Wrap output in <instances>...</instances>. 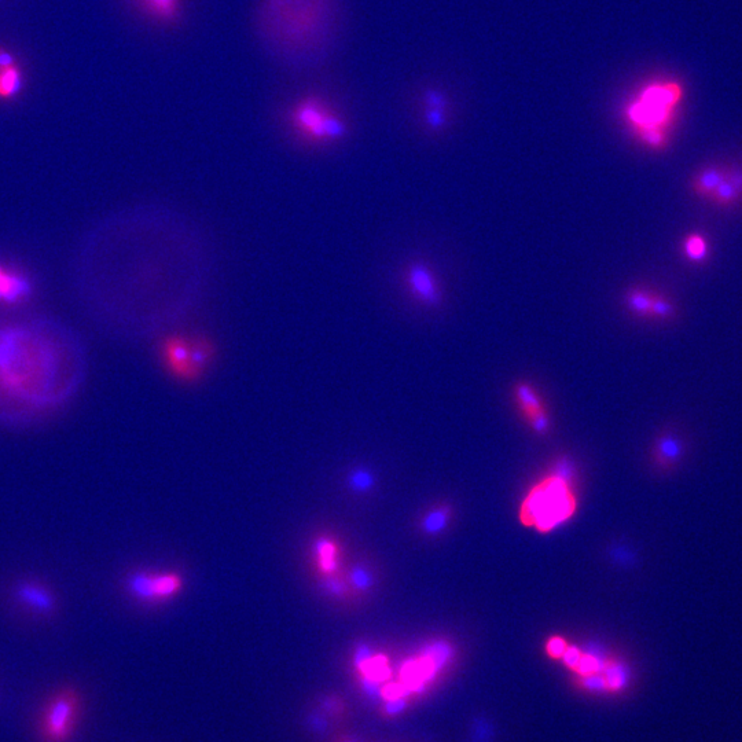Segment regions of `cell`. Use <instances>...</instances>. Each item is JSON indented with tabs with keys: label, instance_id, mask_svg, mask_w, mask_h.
Listing matches in <instances>:
<instances>
[{
	"label": "cell",
	"instance_id": "cell-24",
	"mask_svg": "<svg viewBox=\"0 0 742 742\" xmlns=\"http://www.w3.org/2000/svg\"><path fill=\"white\" fill-rule=\"evenodd\" d=\"M580 657H582V650L579 648H576V646H568L567 650H565L564 656L561 657L562 661H564L565 664H567V667L575 668L578 666Z\"/></svg>",
	"mask_w": 742,
	"mask_h": 742
},
{
	"label": "cell",
	"instance_id": "cell-21",
	"mask_svg": "<svg viewBox=\"0 0 742 742\" xmlns=\"http://www.w3.org/2000/svg\"><path fill=\"white\" fill-rule=\"evenodd\" d=\"M319 554H321V567L325 571H333L336 567V547L330 542L322 541L318 546Z\"/></svg>",
	"mask_w": 742,
	"mask_h": 742
},
{
	"label": "cell",
	"instance_id": "cell-20",
	"mask_svg": "<svg viewBox=\"0 0 742 742\" xmlns=\"http://www.w3.org/2000/svg\"><path fill=\"white\" fill-rule=\"evenodd\" d=\"M675 317V306L667 299L666 296L659 295L656 293L653 297L652 311H650V319H661V321H668Z\"/></svg>",
	"mask_w": 742,
	"mask_h": 742
},
{
	"label": "cell",
	"instance_id": "cell-9",
	"mask_svg": "<svg viewBox=\"0 0 742 742\" xmlns=\"http://www.w3.org/2000/svg\"><path fill=\"white\" fill-rule=\"evenodd\" d=\"M17 598L33 612L47 613L54 606L53 595L38 583L21 584L17 590Z\"/></svg>",
	"mask_w": 742,
	"mask_h": 742
},
{
	"label": "cell",
	"instance_id": "cell-25",
	"mask_svg": "<svg viewBox=\"0 0 742 742\" xmlns=\"http://www.w3.org/2000/svg\"><path fill=\"white\" fill-rule=\"evenodd\" d=\"M354 582L359 589L366 590L373 584V579H371L370 573L365 571V569H356L354 572Z\"/></svg>",
	"mask_w": 742,
	"mask_h": 742
},
{
	"label": "cell",
	"instance_id": "cell-17",
	"mask_svg": "<svg viewBox=\"0 0 742 742\" xmlns=\"http://www.w3.org/2000/svg\"><path fill=\"white\" fill-rule=\"evenodd\" d=\"M710 200L718 207L727 208L737 204L738 201L742 200V196L733 183L726 178V181L722 182L718 189L714 191Z\"/></svg>",
	"mask_w": 742,
	"mask_h": 742
},
{
	"label": "cell",
	"instance_id": "cell-4",
	"mask_svg": "<svg viewBox=\"0 0 742 742\" xmlns=\"http://www.w3.org/2000/svg\"><path fill=\"white\" fill-rule=\"evenodd\" d=\"M79 694L64 689L55 694L47 704L42 718V734L47 742H64L75 729L79 718Z\"/></svg>",
	"mask_w": 742,
	"mask_h": 742
},
{
	"label": "cell",
	"instance_id": "cell-2",
	"mask_svg": "<svg viewBox=\"0 0 742 742\" xmlns=\"http://www.w3.org/2000/svg\"><path fill=\"white\" fill-rule=\"evenodd\" d=\"M289 126L300 142L329 146L348 134L347 120L318 95L301 98L289 110Z\"/></svg>",
	"mask_w": 742,
	"mask_h": 742
},
{
	"label": "cell",
	"instance_id": "cell-10",
	"mask_svg": "<svg viewBox=\"0 0 742 742\" xmlns=\"http://www.w3.org/2000/svg\"><path fill=\"white\" fill-rule=\"evenodd\" d=\"M683 453H685L683 442L677 435H674V433H666V435L657 439L655 455L657 464H659L661 468L668 469L677 465L678 462L681 461Z\"/></svg>",
	"mask_w": 742,
	"mask_h": 742
},
{
	"label": "cell",
	"instance_id": "cell-5",
	"mask_svg": "<svg viewBox=\"0 0 742 742\" xmlns=\"http://www.w3.org/2000/svg\"><path fill=\"white\" fill-rule=\"evenodd\" d=\"M160 355L167 370L175 377L191 381L201 376L202 369L198 365L193 339L168 337L161 343Z\"/></svg>",
	"mask_w": 742,
	"mask_h": 742
},
{
	"label": "cell",
	"instance_id": "cell-1",
	"mask_svg": "<svg viewBox=\"0 0 742 742\" xmlns=\"http://www.w3.org/2000/svg\"><path fill=\"white\" fill-rule=\"evenodd\" d=\"M683 95L685 88L678 80H653L628 101L624 121L642 145L656 152L667 148Z\"/></svg>",
	"mask_w": 742,
	"mask_h": 742
},
{
	"label": "cell",
	"instance_id": "cell-12",
	"mask_svg": "<svg viewBox=\"0 0 742 742\" xmlns=\"http://www.w3.org/2000/svg\"><path fill=\"white\" fill-rule=\"evenodd\" d=\"M25 76L18 64L0 69V101H13L24 90Z\"/></svg>",
	"mask_w": 742,
	"mask_h": 742
},
{
	"label": "cell",
	"instance_id": "cell-26",
	"mask_svg": "<svg viewBox=\"0 0 742 742\" xmlns=\"http://www.w3.org/2000/svg\"><path fill=\"white\" fill-rule=\"evenodd\" d=\"M531 418L532 426H534L536 432L545 433L547 431V428H549V420H547V415L543 413V411L531 415Z\"/></svg>",
	"mask_w": 742,
	"mask_h": 742
},
{
	"label": "cell",
	"instance_id": "cell-15",
	"mask_svg": "<svg viewBox=\"0 0 742 742\" xmlns=\"http://www.w3.org/2000/svg\"><path fill=\"white\" fill-rule=\"evenodd\" d=\"M608 693L622 692L630 682V668L622 661L609 660L602 671Z\"/></svg>",
	"mask_w": 742,
	"mask_h": 742
},
{
	"label": "cell",
	"instance_id": "cell-22",
	"mask_svg": "<svg viewBox=\"0 0 742 742\" xmlns=\"http://www.w3.org/2000/svg\"><path fill=\"white\" fill-rule=\"evenodd\" d=\"M573 473H575V469H573L572 462L568 461V459H561V461H558L557 465L554 466L552 477H556V479L561 480L562 483H565L568 486L573 479Z\"/></svg>",
	"mask_w": 742,
	"mask_h": 742
},
{
	"label": "cell",
	"instance_id": "cell-8",
	"mask_svg": "<svg viewBox=\"0 0 742 742\" xmlns=\"http://www.w3.org/2000/svg\"><path fill=\"white\" fill-rule=\"evenodd\" d=\"M127 586L128 591L134 597L143 601H152L175 594L181 587V580L175 575L150 576L138 573V575L131 576Z\"/></svg>",
	"mask_w": 742,
	"mask_h": 742
},
{
	"label": "cell",
	"instance_id": "cell-29",
	"mask_svg": "<svg viewBox=\"0 0 742 742\" xmlns=\"http://www.w3.org/2000/svg\"><path fill=\"white\" fill-rule=\"evenodd\" d=\"M14 64H17L14 55L9 53L6 49H3V47H0V69L7 68V66Z\"/></svg>",
	"mask_w": 742,
	"mask_h": 742
},
{
	"label": "cell",
	"instance_id": "cell-23",
	"mask_svg": "<svg viewBox=\"0 0 742 742\" xmlns=\"http://www.w3.org/2000/svg\"><path fill=\"white\" fill-rule=\"evenodd\" d=\"M567 648V642L562 638L556 637L550 639L549 644H547V653H549L550 657H553V659H561Z\"/></svg>",
	"mask_w": 742,
	"mask_h": 742
},
{
	"label": "cell",
	"instance_id": "cell-6",
	"mask_svg": "<svg viewBox=\"0 0 742 742\" xmlns=\"http://www.w3.org/2000/svg\"><path fill=\"white\" fill-rule=\"evenodd\" d=\"M404 285L410 296L426 307H439L443 295L432 268L422 262L410 263L404 271Z\"/></svg>",
	"mask_w": 742,
	"mask_h": 742
},
{
	"label": "cell",
	"instance_id": "cell-3",
	"mask_svg": "<svg viewBox=\"0 0 742 742\" xmlns=\"http://www.w3.org/2000/svg\"><path fill=\"white\" fill-rule=\"evenodd\" d=\"M573 509L575 502L567 484L552 477L531 492L524 503L523 520L539 530L550 531L568 520Z\"/></svg>",
	"mask_w": 742,
	"mask_h": 742
},
{
	"label": "cell",
	"instance_id": "cell-18",
	"mask_svg": "<svg viewBox=\"0 0 742 742\" xmlns=\"http://www.w3.org/2000/svg\"><path fill=\"white\" fill-rule=\"evenodd\" d=\"M516 395L521 409L527 411V414L534 415L542 411L541 399L538 398L530 384H525V382L517 384Z\"/></svg>",
	"mask_w": 742,
	"mask_h": 742
},
{
	"label": "cell",
	"instance_id": "cell-28",
	"mask_svg": "<svg viewBox=\"0 0 742 742\" xmlns=\"http://www.w3.org/2000/svg\"><path fill=\"white\" fill-rule=\"evenodd\" d=\"M354 484L355 487L361 488V490H367V488L373 486V479H371L369 473L361 472L355 476Z\"/></svg>",
	"mask_w": 742,
	"mask_h": 742
},
{
	"label": "cell",
	"instance_id": "cell-11",
	"mask_svg": "<svg viewBox=\"0 0 742 742\" xmlns=\"http://www.w3.org/2000/svg\"><path fill=\"white\" fill-rule=\"evenodd\" d=\"M726 178L727 167H718V165H715V167L704 168L703 171H700L699 174L694 176L692 182L693 193L696 196L710 200L714 191L718 189L722 182L726 181Z\"/></svg>",
	"mask_w": 742,
	"mask_h": 742
},
{
	"label": "cell",
	"instance_id": "cell-13",
	"mask_svg": "<svg viewBox=\"0 0 742 742\" xmlns=\"http://www.w3.org/2000/svg\"><path fill=\"white\" fill-rule=\"evenodd\" d=\"M154 20L175 22L181 16L182 0H137Z\"/></svg>",
	"mask_w": 742,
	"mask_h": 742
},
{
	"label": "cell",
	"instance_id": "cell-27",
	"mask_svg": "<svg viewBox=\"0 0 742 742\" xmlns=\"http://www.w3.org/2000/svg\"><path fill=\"white\" fill-rule=\"evenodd\" d=\"M727 179L733 183L734 187L740 191L742 196V170L738 168L727 167Z\"/></svg>",
	"mask_w": 742,
	"mask_h": 742
},
{
	"label": "cell",
	"instance_id": "cell-14",
	"mask_svg": "<svg viewBox=\"0 0 742 742\" xmlns=\"http://www.w3.org/2000/svg\"><path fill=\"white\" fill-rule=\"evenodd\" d=\"M656 292L644 288H631L626 293V306L635 317L648 319L652 311L653 297Z\"/></svg>",
	"mask_w": 742,
	"mask_h": 742
},
{
	"label": "cell",
	"instance_id": "cell-16",
	"mask_svg": "<svg viewBox=\"0 0 742 742\" xmlns=\"http://www.w3.org/2000/svg\"><path fill=\"white\" fill-rule=\"evenodd\" d=\"M683 251L690 262L703 263L708 256L707 240L700 234H690L683 241Z\"/></svg>",
	"mask_w": 742,
	"mask_h": 742
},
{
	"label": "cell",
	"instance_id": "cell-7",
	"mask_svg": "<svg viewBox=\"0 0 742 742\" xmlns=\"http://www.w3.org/2000/svg\"><path fill=\"white\" fill-rule=\"evenodd\" d=\"M32 296V282L20 268L0 263V306L17 307Z\"/></svg>",
	"mask_w": 742,
	"mask_h": 742
},
{
	"label": "cell",
	"instance_id": "cell-19",
	"mask_svg": "<svg viewBox=\"0 0 742 742\" xmlns=\"http://www.w3.org/2000/svg\"><path fill=\"white\" fill-rule=\"evenodd\" d=\"M448 521H450V512L448 509H436L426 514L422 521V530L429 535H437L446 530Z\"/></svg>",
	"mask_w": 742,
	"mask_h": 742
}]
</instances>
